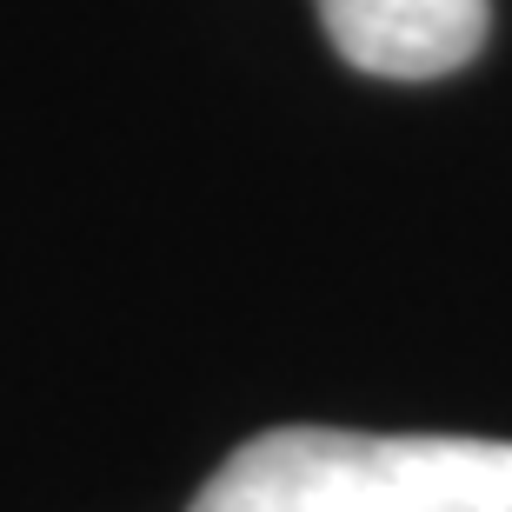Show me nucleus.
<instances>
[{"label":"nucleus","mask_w":512,"mask_h":512,"mask_svg":"<svg viewBox=\"0 0 512 512\" xmlns=\"http://www.w3.org/2000/svg\"><path fill=\"white\" fill-rule=\"evenodd\" d=\"M486 0H320L326 40L346 67L380 80H439L486 40Z\"/></svg>","instance_id":"2"},{"label":"nucleus","mask_w":512,"mask_h":512,"mask_svg":"<svg viewBox=\"0 0 512 512\" xmlns=\"http://www.w3.org/2000/svg\"><path fill=\"white\" fill-rule=\"evenodd\" d=\"M193 512H512V439L273 426L200 486Z\"/></svg>","instance_id":"1"}]
</instances>
